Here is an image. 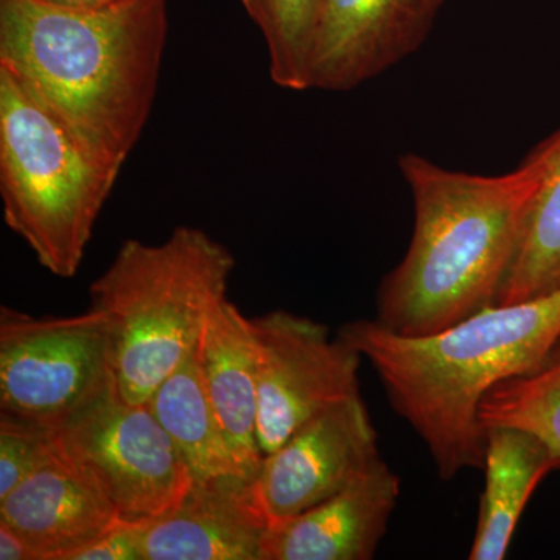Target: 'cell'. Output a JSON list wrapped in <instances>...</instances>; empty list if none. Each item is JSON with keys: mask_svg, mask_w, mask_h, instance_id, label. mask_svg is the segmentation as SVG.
I'll return each mask as SVG.
<instances>
[{"mask_svg": "<svg viewBox=\"0 0 560 560\" xmlns=\"http://www.w3.org/2000/svg\"><path fill=\"white\" fill-rule=\"evenodd\" d=\"M202 381L238 471L256 478L259 444V385L250 319L224 300L210 313L198 342Z\"/></svg>", "mask_w": 560, "mask_h": 560, "instance_id": "cell-14", "label": "cell"}, {"mask_svg": "<svg viewBox=\"0 0 560 560\" xmlns=\"http://www.w3.org/2000/svg\"><path fill=\"white\" fill-rule=\"evenodd\" d=\"M337 335L370 361L393 410L422 440L441 480L451 481L482 467L478 408L486 393L537 370L559 345L560 289L492 305L430 337H400L374 319L352 320Z\"/></svg>", "mask_w": 560, "mask_h": 560, "instance_id": "cell-2", "label": "cell"}, {"mask_svg": "<svg viewBox=\"0 0 560 560\" xmlns=\"http://www.w3.org/2000/svg\"><path fill=\"white\" fill-rule=\"evenodd\" d=\"M0 560H38L27 540L3 522H0Z\"/></svg>", "mask_w": 560, "mask_h": 560, "instance_id": "cell-22", "label": "cell"}, {"mask_svg": "<svg viewBox=\"0 0 560 560\" xmlns=\"http://www.w3.org/2000/svg\"><path fill=\"white\" fill-rule=\"evenodd\" d=\"M234 268L231 250L198 228H175L158 245L121 243L90 287V308L108 337L117 397L149 404L197 348L210 313L226 300Z\"/></svg>", "mask_w": 560, "mask_h": 560, "instance_id": "cell-4", "label": "cell"}, {"mask_svg": "<svg viewBox=\"0 0 560 560\" xmlns=\"http://www.w3.org/2000/svg\"><path fill=\"white\" fill-rule=\"evenodd\" d=\"M167 36L168 0L105 10L0 0V68L114 167L145 130Z\"/></svg>", "mask_w": 560, "mask_h": 560, "instance_id": "cell-1", "label": "cell"}, {"mask_svg": "<svg viewBox=\"0 0 560 560\" xmlns=\"http://www.w3.org/2000/svg\"><path fill=\"white\" fill-rule=\"evenodd\" d=\"M445 0H323L311 90L348 92L377 79L429 39Z\"/></svg>", "mask_w": 560, "mask_h": 560, "instance_id": "cell-10", "label": "cell"}, {"mask_svg": "<svg viewBox=\"0 0 560 560\" xmlns=\"http://www.w3.org/2000/svg\"><path fill=\"white\" fill-rule=\"evenodd\" d=\"M399 168L415 228L378 287L374 320L400 337H430L495 305L539 175L528 154L499 176L451 171L416 153L401 154Z\"/></svg>", "mask_w": 560, "mask_h": 560, "instance_id": "cell-3", "label": "cell"}, {"mask_svg": "<svg viewBox=\"0 0 560 560\" xmlns=\"http://www.w3.org/2000/svg\"><path fill=\"white\" fill-rule=\"evenodd\" d=\"M485 490L470 560H501L523 511L541 481L560 469V456L536 434L514 427L486 429Z\"/></svg>", "mask_w": 560, "mask_h": 560, "instance_id": "cell-15", "label": "cell"}, {"mask_svg": "<svg viewBox=\"0 0 560 560\" xmlns=\"http://www.w3.org/2000/svg\"><path fill=\"white\" fill-rule=\"evenodd\" d=\"M528 156L537 167V187L495 305L517 304L560 289V127Z\"/></svg>", "mask_w": 560, "mask_h": 560, "instance_id": "cell-16", "label": "cell"}, {"mask_svg": "<svg viewBox=\"0 0 560 560\" xmlns=\"http://www.w3.org/2000/svg\"><path fill=\"white\" fill-rule=\"evenodd\" d=\"M271 523L256 478L194 481L175 510L147 523L142 560H261Z\"/></svg>", "mask_w": 560, "mask_h": 560, "instance_id": "cell-11", "label": "cell"}, {"mask_svg": "<svg viewBox=\"0 0 560 560\" xmlns=\"http://www.w3.org/2000/svg\"><path fill=\"white\" fill-rule=\"evenodd\" d=\"M249 319L256 340L259 444L267 456L313 416L361 396L363 357L307 316L275 311Z\"/></svg>", "mask_w": 560, "mask_h": 560, "instance_id": "cell-8", "label": "cell"}, {"mask_svg": "<svg viewBox=\"0 0 560 560\" xmlns=\"http://www.w3.org/2000/svg\"><path fill=\"white\" fill-rule=\"evenodd\" d=\"M39 2L69 10H105L124 5L131 0H39Z\"/></svg>", "mask_w": 560, "mask_h": 560, "instance_id": "cell-23", "label": "cell"}, {"mask_svg": "<svg viewBox=\"0 0 560 560\" xmlns=\"http://www.w3.org/2000/svg\"><path fill=\"white\" fill-rule=\"evenodd\" d=\"M482 430L514 427L540 438L560 456V342L537 370L493 386L478 408Z\"/></svg>", "mask_w": 560, "mask_h": 560, "instance_id": "cell-18", "label": "cell"}, {"mask_svg": "<svg viewBox=\"0 0 560 560\" xmlns=\"http://www.w3.org/2000/svg\"><path fill=\"white\" fill-rule=\"evenodd\" d=\"M382 459L370 410L353 397L313 416L264 456L257 493L271 521H283L348 488Z\"/></svg>", "mask_w": 560, "mask_h": 560, "instance_id": "cell-9", "label": "cell"}, {"mask_svg": "<svg viewBox=\"0 0 560 560\" xmlns=\"http://www.w3.org/2000/svg\"><path fill=\"white\" fill-rule=\"evenodd\" d=\"M145 526L147 523L119 521L69 560H142Z\"/></svg>", "mask_w": 560, "mask_h": 560, "instance_id": "cell-21", "label": "cell"}, {"mask_svg": "<svg viewBox=\"0 0 560 560\" xmlns=\"http://www.w3.org/2000/svg\"><path fill=\"white\" fill-rule=\"evenodd\" d=\"M57 441L120 521H156L194 482L150 404H127L110 388L61 425Z\"/></svg>", "mask_w": 560, "mask_h": 560, "instance_id": "cell-6", "label": "cell"}, {"mask_svg": "<svg viewBox=\"0 0 560 560\" xmlns=\"http://www.w3.org/2000/svg\"><path fill=\"white\" fill-rule=\"evenodd\" d=\"M259 27L271 80L287 91H311V62L323 0H241Z\"/></svg>", "mask_w": 560, "mask_h": 560, "instance_id": "cell-19", "label": "cell"}, {"mask_svg": "<svg viewBox=\"0 0 560 560\" xmlns=\"http://www.w3.org/2000/svg\"><path fill=\"white\" fill-rule=\"evenodd\" d=\"M149 404L194 481L242 475L210 404L202 381L198 345L154 390Z\"/></svg>", "mask_w": 560, "mask_h": 560, "instance_id": "cell-17", "label": "cell"}, {"mask_svg": "<svg viewBox=\"0 0 560 560\" xmlns=\"http://www.w3.org/2000/svg\"><path fill=\"white\" fill-rule=\"evenodd\" d=\"M109 388L98 313L33 316L0 307V415L58 430Z\"/></svg>", "mask_w": 560, "mask_h": 560, "instance_id": "cell-7", "label": "cell"}, {"mask_svg": "<svg viewBox=\"0 0 560 560\" xmlns=\"http://www.w3.org/2000/svg\"><path fill=\"white\" fill-rule=\"evenodd\" d=\"M120 172L0 68L3 220L50 275L70 279L80 270Z\"/></svg>", "mask_w": 560, "mask_h": 560, "instance_id": "cell-5", "label": "cell"}, {"mask_svg": "<svg viewBox=\"0 0 560 560\" xmlns=\"http://www.w3.org/2000/svg\"><path fill=\"white\" fill-rule=\"evenodd\" d=\"M400 497L385 460L311 510L271 523L261 560H371Z\"/></svg>", "mask_w": 560, "mask_h": 560, "instance_id": "cell-12", "label": "cell"}, {"mask_svg": "<svg viewBox=\"0 0 560 560\" xmlns=\"http://www.w3.org/2000/svg\"><path fill=\"white\" fill-rule=\"evenodd\" d=\"M119 521L58 441L49 458L0 500V522L18 530L38 560H69Z\"/></svg>", "mask_w": 560, "mask_h": 560, "instance_id": "cell-13", "label": "cell"}, {"mask_svg": "<svg viewBox=\"0 0 560 560\" xmlns=\"http://www.w3.org/2000/svg\"><path fill=\"white\" fill-rule=\"evenodd\" d=\"M55 441L57 430L0 415V500L49 458Z\"/></svg>", "mask_w": 560, "mask_h": 560, "instance_id": "cell-20", "label": "cell"}]
</instances>
